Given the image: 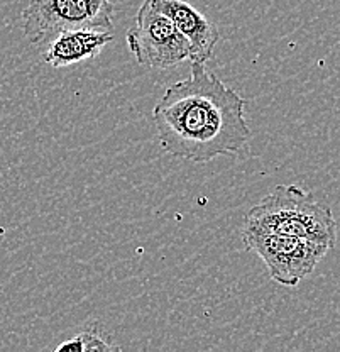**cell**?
I'll use <instances>...</instances> for the list:
<instances>
[{
  "instance_id": "obj_1",
  "label": "cell",
  "mask_w": 340,
  "mask_h": 352,
  "mask_svg": "<svg viewBox=\"0 0 340 352\" xmlns=\"http://www.w3.org/2000/svg\"><path fill=\"white\" fill-rule=\"evenodd\" d=\"M246 100L192 61L190 78L168 87L152 109L161 148L170 156L193 163H210L239 153L251 139L244 116Z\"/></svg>"
},
{
  "instance_id": "obj_2",
  "label": "cell",
  "mask_w": 340,
  "mask_h": 352,
  "mask_svg": "<svg viewBox=\"0 0 340 352\" xmlns=\"http://www.w3.org/2000/svg\"><path fill=\"white\" fill-rule=\"evenodd\" d=\"M246 227L302 237L332 249L337 242V222L332 208L295 185H277L247 212Z\"/></svg>"
},
{
  "instance_id": "obj_3",
  "label": "cell",
  "mask_w": 340,
  "mask_h": 352,
  "mask_svg": "<svg viewBox=\"0 0 340 352\" xmlns=\"http://www.w3.org/2000/svg\"><path fill=\"white\" fill-rule=\"evenodd\" d=\"M113 0H31L23 12L25 38L46 46L67 31H112Z\"/></svg>"
},
{
  "instance_id": "obj_4",
  "label": "cell",
  "mask_w": 340,
  "mask_h": 352,
  "mask_svg": "<svg viewBox=\"0 0 340 352\" xmlns=\"http://www.w3.org/2000/svg\"><path fill=\"white\" fill-rule=\"evenodd\" d=\"M242 241L262 259L271 280L283 286H296L305 280L330 251L318 242L246 226Z\"/></svg>"
},
{
  "instance_id": "obj_5",
  "label": "cell",
  "mask_w": 340,
  "mask_h": 352,
  "mask_svg": "<svg viewBox=\"0 0 340 352\" xmlns=\"http://www.w3.org/2000/svg\"><path fill=\"white\" fill-rule=\"evenodd\" d=\"M126 41L137 63L146 68H171L192 56V46L185 36L151 0L141 3L136 24L127 31Z\"/></svg>"
},
{
  "instance_id": "obj_6",
  "label": "cell",
  "mask_w": 340,
  "mask_h": 352,
  "mask_svg": "<svg viewBox=\"0 0 340 352\" xmlns=\"http://www.w3.org/2000/svg\"><path fill=\"white\" fill-rule=\"evenodd\" d=\"M151 3L173 22L174 28L190 43L192 46L190 61L207 63L220 39L218 29L186 0H151Z\"/></svg>"
},
{
  "instance_id": "obj_7",
  "label": "cell",
  "mask_w": 340,
  "mask_h": 352,
  "mask_svg": "<svg viewBox=\"0 0 340 352\" xmlns=\"http://www.w3.org/2000/svg\"><path fill=\"white\" fill-rule=\"evenodd\" d=\"M113 39L112 31H67L58 34L45 53L46 63L53 68L71 66L95 58Z\"/></svg>"
},
{
  "instance_id": "obj_8",
  "label": "cell",
  "mask_w": 340,
  "mask_h": 352,
  "mask_svg": "<svg viewBox=\"0 0 340 352\" xmlns=\"http://www.w3.org/2000/svg\"><path fill=\"white\" fill-rule=\"evenodd\" d=\"M56 352H97V351H117V347L111 346L105 339L97 336L95 332H83L75 336L73 339L65 340L54 349Z\"/></svg>"
}]
</instances>
